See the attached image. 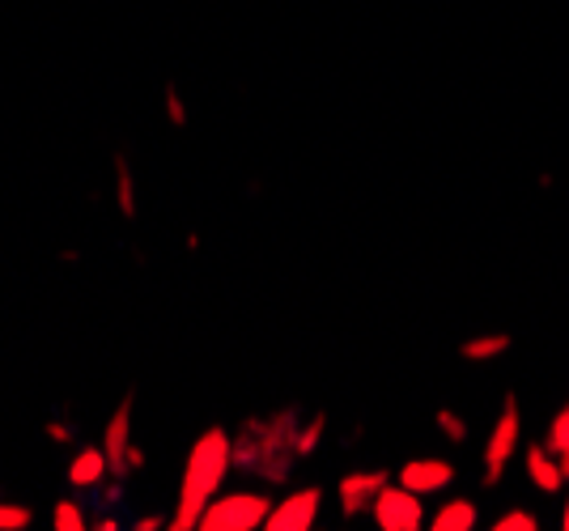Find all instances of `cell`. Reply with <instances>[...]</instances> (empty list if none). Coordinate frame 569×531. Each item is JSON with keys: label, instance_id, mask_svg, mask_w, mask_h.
<instances>
[{"label": "cell", "instance_id": "cell-3", "mask_svg": "<svg viewBox=\"0 0 569 531\" xmlns=\"http://www.w3.org/2000/svg\"><path fill=\"white\" fill-rule=\"evenodd\" d=\"M272 502L263 493H221L213 498L204 514H200V528L204 531H256L263 528Z\"/></svg>", "mask_w": 569, "mask_h": 531}, {"label": "cell", "instance_id": "cell-5", "mask_svg": "<svg viewBox=\"0 0 569 531\" xmlns=\"http://www.w3.org/2000/svg\"><path fill=\"white\" fill-rule=\"evenodd\" d=\"M522 468H527V481L536 484L540 493H566L569 455L552 451L548 442H531V447L522 451Z\"/></svg>", "mask_w": 569, "mask_h": 531}, {"label": "cell", "instance_id": "cell-1", "mask_svg": "<svg viewBox=\"0 0 569 531\" xmlns=\"http://www.w3.org/2000/svg\"><path fill=\"white\" fill-rule=\"evenodd\" d=\"M230 468H234V438L226 434V430H217V425L204 430V434L196 438L188 468H183V489H179V507L170 514V528L174 531L200 528V514L217 498V489H221Z\"/></svg>", "mask_w": 569, "mask_h": 531}, {"label": "cell", "instance_id": "cell-15", "mask_svg": "<svg viewBox=\"0 0 569 531\" xmlns=\"http://www.w3.org/2000/svg\"><path fill=\"white\" fill-rule=\"evenodd\" d=\"M56 528H64V531H77L81 528V514H77V507H56Z\"/></svg>", "mask_w": 569, "mask_h": 531}, {"label": "cell", "instance_id": "cell-13", "mask_svg": "<svg viewBox=\"0 0 569 531\" xmlns=\"http://www.w3.org/2000/svg\"><path fill=\"white\" fill-rule=\"evenodd\" d=\"M107 468V451H86V455L72 463V481L77 484H94Z\"/></svg>", "mask_w": 569, "mask_h": 531}, {"label": "cell", "instance_id": "cell-16", "mask_svg": "<svg viewBox=\"0 0 569 531\" xmlns=\"http://www.w3.org/2000/svg\"><path fill=\"white\" fill-rule=\"evenodd\" d=\"M26 510H0V528H22Z\"/></svg>", "mask_w": 569, "mask_h": 531}, {"label": "cell", "instance_id": "cell-17", "mask_svg": "<svg viewBox=\"0 0 569 531\" xmlns=\"http://www.w3.org/2000/svg\"><path fill=\"white\" fill-rule=\"evenodd\" d=\"M561 528L569 531V484H566V507H561Z\"/></svg>", "mask_w": 569, "mask_h": 531}, {"label": "cell", "instance_id": "cell-8", "mask_svg": "<svg viewBox=\"0 0 569 531\" xmlns=\"http://www.w3.org/2000/svg\"><path fill=\"white\" fill-rule=\"evenodd\" d=\"M382 484H387V472H353V477H345L340 481V510L345 514H366L375 507Z\"/></svg>", "mask_w": 569, "mask_h": 531}, {"label": "cell", "instance_id": "cell-12", "mask_svg": "<svg viewBox=\"0 0 569 531\" xmlns=\"http://www.w3.org/2000/svg\"><path fill=\"white\" fill-rule=\"evenodd\" d=\"M545 442L552 447V451H561V455H569V400H566V404H561L557 412H552V421H548Z\"/></svg>", "mask_w": 569, "mask_h": 531}, {"label": "cell", "instance_id": "cell-6", "mask_svg": "<svg viewBox=\"0 0 569 531\" xmlns=\"http://www.w3.org/2000/svg\"><path fill=\"white\" fill-rule=\"evenodd\" d=\"M319 507H323V489H298V493H289L284 502H277V507L268 510L263 528L268 531H307V528H315Z\"/></svg>", "mask_w": 569, "mask_h": 531}, {"label": "cell", "instance_id": "cell-4", "mask_svg": "<svg viewBox=\"0 0 569 531\" xmlns=\"http://www.w3.org/2000/svg\"><path fill=\"white\" fill-rule=\"evenodd\" d=\"M370 514L379 519L382 531H421V528H426V507H421V493H412V489L391 484V481L379 489V498H375Z\"/></svg>", "mask_w": 569, "mask_h": 531}, {"label": "cell", "instance_id": "cell-2", "mask_svg": "<svg viewBox=\"0 0 569 531\" xmlns=\"http://www.w3.org/2000/svg\"><path fill=\"white\" fill-rule=\"evenodd\" d=\"M519 442H522L519 400H515V395H506V400H501L498 421L489 425V442H485V489L501 484L506 468H510V459L519 455Z\"/></svg>", "mask_w": 569, "mask_h": 531}, {"label": "cell", "instance_id": "cell-7", "mask_svg": "<svg viewBox=\"0 0 569 531\" xmlns=\"http://www.w3.org/2000/svg\"><path fill=\"white\" fill-rule=\"evenodd\" d=\"M455 481V463L447 459H433V455H421V459H408L400 468V484L403 489H412V493H438V489H451Z\"/></svg>", "mask_w": 569, "mask_h": 531}, {"label": "cell", "instance_id": "cell-10", "mask_svg": "<svg viewBox=\"0 0 569 531\" xmlns=\"http://www.w3.org/2000/svg\"><path fill=\"white\" fill-rule=\"evenodd\" d=\"M501 353H510V332H485V337H472L459 344L463 362H493Z\"/></svg>", "mask_w": 569, "mask_h": 531}, {"label": "cell", "instance_id": "cell-9", "mask_svg": "<svg viewBox=\"0 0 569 531\" xmlns=\"http://www.w3.org/2000/svg\"><path fill=\"white\" fill-rule=\"evenodd\" d=\"M426 528H433V531H472L476 528V502H468V498L442 502V507L426 519Z\"/></svg>", "mask_w": 569, "mask_h": 531}, {"label": "cell", "instance_id": "cell-11", "mask_svg": "<svg viewBox=\"0 0 569 531\" xmlns=\"http://www.w3.org/2000/svg\"><path fill=\"white\" fill-rule=\"evenodd\" d=\"M489 528L493 531H536L540 528V514H536L531 507H510V510H501Z\"/></svg>", "mask_w": 569, "mask_h": 531}, {"label": "cell", "instance_id": "cell-14", "mask_svg": "<svg viewBox=\"0 0 569 531\" xmlns=\"http://www.w3.org/2000/svg\"><path fill=\"white\" fill-rule=\"evenodd\" d=\"M438 430L451 438V442H463V438H468V421H463L459 412L442 409V412H438Z\"/></svg>", "mask_w": 569, "mask_h": 531}]
</instances>
